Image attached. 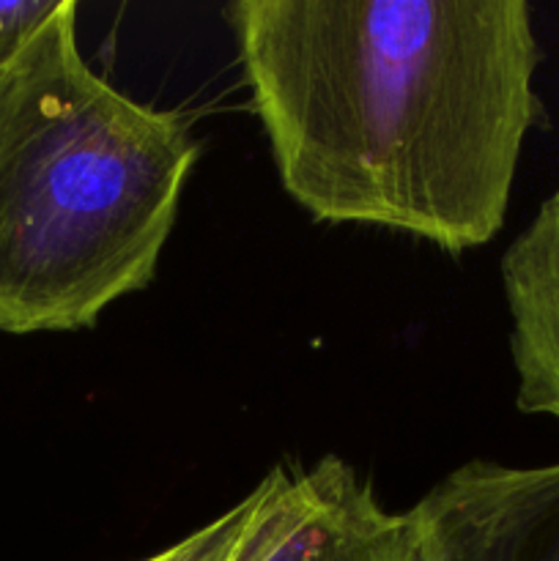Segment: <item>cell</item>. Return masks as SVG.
Segmentation results:
<instances>
[{"instance_id":"obj_1","label":"cell","mask_w":559,"mask_h":561,"mask_svg":"<svg viewBox=\"0 0 559 561\" xmlns=\"http://www.w3.org/2000/svg\"><path fill=\"white\" fill-rule=\"evenodd\" d=\"M283 190L449 255L502 230L540 115L526 0L225 5Z\"/></svg>"},{"instance_id":"obj_2","label":"cell","mask_w":559,"mask_h":561,"mask_svg":"<svg viewBox=\"0 0 559 561\" xmlns=\"http://www.w3.org/2000/svg\"><path fill=\"white\" fill-rule=\"evenodd\" d=\"M197 162L190 124L115 91L64 0L0 75V332H75L142 290Z\"/></svg>"},{"instance_id":"obj_3","label":"cell","mask_w":559,"mask_h":561,"mask_svg":"<svg viewBox=\"0 0 559 561\" xmlns=\"http://www.w3.org/2000/svg\"><path fill=\"white\" fill-rule=\"evenodd\" d=\"M406 515L425 561H559V460H469Z\"/></svg>"},{"instance_id":"obj_4","label":"cell","mask_w":559,"mask_h":561,"mask_svg":"<svg viewBox=\"0 0 559 561\" xmlns=\"http://www.w3.org/2000/svg\"><path fill=\"white\" fill-rule=\"evenodd\" d=\"M258 485L261 504L230 561H392L403 513L384 510L345 460L274 466Z\"/></svg>"},{"instance_id":"obj_5","label":"cell","mask_w":559,"mask_h":561,"mask_svg":"<svg viewBox=\"0 0 559 561\" xmlns=\"http://www.w3.org/2000/svg\"><path fill=\"white\" fill-rule=\"evenodd\" d=\"M521 411L559 422V186L510 241L502 263Z\"/></svg>"},{"instance_id":"obj_6","label":"cell","mask_w":559,"mask_h":561,"mask_svg":"<svg viewBox=\"0 0 559 561\" xmlns=\"http://www.w3.org/2000/svg\"><path fill=\"white\" fill-rule=\"evenodd\" d=\"M258 504H261V485H255V491L247 493L239 504L225 510L212 524L201 526L181 542L142 561H230L241 537H244L247 526H250L252 515H255Z\"/></svg>"},{"instance_id":"obj_7","label":"cell","mask_w":559,"mask_h":561,"mask_svg":"<svg viewBox=\"0 0 559 561\" xmlns=\"http://www.w3.org/2000/svg\"><path fill=\"white\" fill-rule=\"evenodd\" d=\"M64 0H9L0 3V75L22 58Z\"/></svg>"},{"instance_id":"obj_8","label":"cell","mask_w":559,"mask_h":561,"mask_svg":"<svg viewBox=\"0 0 559 561\" xmlns=\"http://www.w3.org/2000/svg\"><path fill=\"white\" fill-rule=\"evenodd\" d=\"M392 561H425V553H422L420 537H417L414 526H411L409 515L403 513V524H400L398 546H395Z\"/></svg>"}]
</instances>
